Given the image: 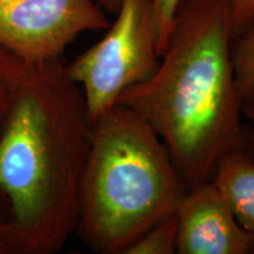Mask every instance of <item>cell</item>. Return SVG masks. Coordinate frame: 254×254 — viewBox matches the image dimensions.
Returning a JSON list of instances; mask_svg holds the SVG:
<instances>
[{
	"label": "cell",
	"instance_id": "1",
	"mask_svg": "<svg viewBox=\"0 0 254 254\" xmlns=\"http://www.w3.org/2000/svg\"><path fill=\"white\" fill-rule=\"evenodd\" d=\"M65 65H28L0 127V193L15 254L58 253L77 231L92 122Z\"/></svg>",
	"mask_w": 254,
	"mask_h": 254
},
{
	"label": "cell",
	"instance_id": "2",
	"mask_svg": "<svg viewBox=\"0 0 254 254\" xmlns=\"http://www.w3.org/2000/svg\"><path fill=\"white\" fill-rule=\"evenodd\" d=\"M231 45L220 0H184L158 69L117 101L160 136L189 189L211 182L222 159L245 146Z\"/></svg>",
	"mask_w": 254,
	"mask_h": 254
},
{
	"label": "cell",
	"instance_id": "3",
	"mask_svg": "<svg viewBox=\"0 0 254 254\" xmlns=\"http://www.w3.org/2000/svg\"><path fill=\"white\" fill-rule=\"evenodd\" d=\"M187 189L160 136L116 104L92 123L75 233L95 253L124 254Z\"/></svg>",
	"mask_w": 254,
	"mask_h": 254
},
{
	"label": "cell",
	"instance_id": "4",
	"mask_svg": "<svg viewBox=\"0 0 254 254\" xmlns=\"http://www.w3.org/2000/svg\"><path fill=\"white\" fill-rule=\"evenodd\" d=\"M116 14L105 36L65 65L84 93L92 123L126 90L150 79L160 64L151 0H122Z\"/></svg>",
	"mask_w": 254,
	"mask_h": 254
},
{
	"label": "cell",
	"instance_id": "5",
	"mask_svg": "<svg viewBox=\"0 0 254 254\" xmlns=\"http://www.w3.org/2000/svg\"><path fill=\"white\" fill-rule=\"evenodd\" d=\"M109 26L98 0H0V44L27 65L62 59L80 34Z\"/></svg>",
	"mask_w": 254,
	"mask_h": 254
},
{
	"label": "cell",
	"instance_id": "6",
	"mask_svg": "<svg viewBox=\"0 0 254 254\" xmlns=\"http://www.w3.org/2000/svg\"><path fill=\"white\" fill-rule=\"evenodd\" d=\"M176 213L178 254H254V236L212 180L187 189Z\"/></svg>",
	"mask_w": 254,
	"mask_h": 254
},
{
	"label": "cell",
	"instance_id": "7",
	"mask_svg": "<svg viewBox=\"0 0 254 254\" xmlns=\"http://www.w3.org/2000/svg\"><path fill=\"white\" fill-rule=\"evenodd\" d=\"M212 182L226 199L237 220L254 236V160L239 148L218 165Z\"/></svg>",
	"mask_w": 254,
	"mask_h": 254
},
{
	"label": "cell",
	"instance_id": "8",
	"mask_svg": "<svg viewBox=\"0 0 254 254\" xmlns=\"http://www.w3.org/2000/svg\"><path fill=\"white\" fill-rule=\"evenodd\" d=\"M178 218L176 211L155 222L125 250L124 254L177 253Z\"/></svg>",
	"mask_w": 254,
	"mask_h": 254
},
{
	"label": "cell",
	"instance_id": "9",
	"mask_svg": "<svg viewBox=\"0 0 254 254\" xmlns=\"http://www.w3.org/2000/svg\"><path fill=\"white\" fill-rule=\"evenodd\" d=\"M232 62L241 97L254 87V23L232 39Z\"/></svg>",
	"mask_w": 254,
	"mask_h": 254
},
{
	"label": "cell",
	"instance_id": "10",
	"mask_svg": "<svg viewBox=\"0 0 254 254\" xmlns=\"http://www.w3.org/2000/svg\"><path fill=\"white\" fill-rule=\"evenodd\" d=\"M27 66V64L0 44V127L23 82Z\"/></svg>",
	"mask_w": 254,
	"mask_h": 254
},
{
	"label": "cell",
	"instance_id": "11",
	"mask_svg": "<svg viewBox=\"0 0 254 254\" xmlns=\"http://www.w3.org/2000/svg\"><path fill=\"white\" fill-rule=\"evenodd\" d=\"M183 1L184 0H151L158 32V52L160 57L172 34L178 11Z\"/></svg>",
	"mask_w": 254,
	"mask_h": 254
},
{
	"label": "cell",
	"instance_id": "12",
	"mask_svg": "<svg viewBox=\"0 0 254 254\" xmlns=\"http://www.w3.org/2000/svg\"><path fill=\"white\" fill-rule=\"evenodd\" d=\"M227 9L232 39L254 23V0H220Z\"/></svg>",
	"mask_w": 254,
	"mask_h": 254
},
{
	"label": "cell",
	"instance_id": "13",
	"mask_svg": "<svg viewBox=\"0 0 254 254\" xmlns=\"http://www.w3.org/2000/svg\"><path fill=\"white\" fill-rule=\"evenodd\" d=\"M243 119L247 120L245 126V151L254 160V87L249 94H246L241 105Z\"/></svg>",
	"mask_w": 254,
	"mask_h": 254
},
{
	"label": "cell",
	"instance_id": "14",
	"mask_svg": "<svg viewBox=\"0 0 254 254\" xmlns=\"http://www.w3.org/2000/svg\"><path fill=\"white\" fill-rule=\"evenodd\" d=\"M9 221H11V213H9V207L6 199L0 193V238L5 239L11 245L12 250L15 254V250L12 243L11 238V228H9Z\"/></svg>",
	"mask_w": 254,
	"mask_h": 254
},
{
	"label": "cell",
	"instance_id": "15",
	"mask_svg": "<svg viewBox=\"0 0 254 254\" xmlns=\"http://www.w3.org/2000/svg\"><path fill=\"white\" fill-rule=\"evenodd\" d=\"M99 4L103 6L104 9L110 13H116L117 9L119 8L122 0H98Z\"/></svg>",
	"mask_w": 254,
	"mask_h": 254
},
{
	"label": "cell",
	"instance_id": "16",
	"mask_svg": "<svg viewBox=\"0 0 254 254\" xmlns=\"http://www.w3.org/2000/svg\"><path fill=\"white\" fill-rule=\"evenodd\" d=\"M0 254H14L11 245L2 238H0Z\"/></svg>",
	"mask_w": 254,
	"mask_h": 254
}]
</instances>
